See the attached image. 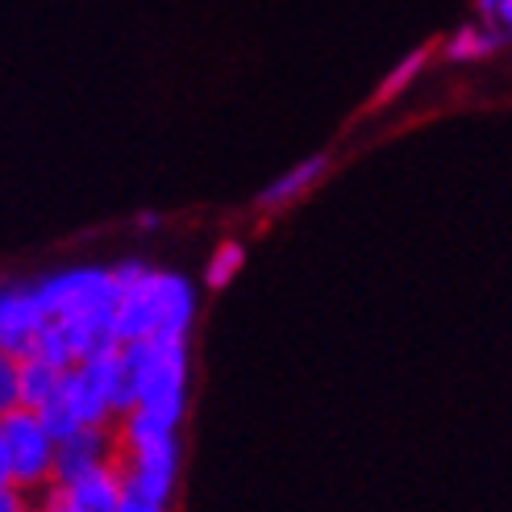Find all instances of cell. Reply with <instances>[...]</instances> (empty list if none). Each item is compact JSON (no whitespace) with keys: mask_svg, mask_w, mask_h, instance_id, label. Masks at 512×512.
<instances>
[{"mask_svg":"<svg viewBox=\"0 0 512 512\" xmlns=\"http://www.w3.org/2000/svg\"><path fill=\"white\" fill-rule=\"evenodd\" d=\"M0 463H5V483L21 496H38L55 479V438L42 429L38 413L30 408H9L0 417Z\"/></svg>","mask_w":512,"mask_h":512,"instance_id":"obj_1","label":"cell"},{"mask_svg":"<svg viewBox=\"0 0 512 512\" xmlns=\"http://www.w3.org/2000/svg\"><path fill=\"white\" fill-rule=\"evenodd\" d=\"M59 404L75 425H117L121 417V358L117 346L71 363L59 383Z\"/></svg>","mask_w":512,"mask_h":512,"instance_id":"obj_2","label":"cell"},{"mask_svg":"<svg viewBox=\"0 0 512 512\" xmlns=\"http://www.w3.org/2000/svg\"><path fill=\"white\" fill-rule=\"evenodd\" d=\"M179 433H117L121 483L171 508L179 483Z\"/></svg>","mask_w":512,"mask_h":512,"instance_id":"obj_3","label":"cell"},{"mask_svg":"<svg viewBox=\"0 0 512 512\" xmlns=\"http://www.w3.org/2000/svg\"><path fill=\"white\" fill-rule=\"evenodd\" d=\"M113 458H117V429L113 425H80L55 442V479L50 483L96 471V467L113 463Z\"/></svg>","mask_w":512,"mask_h":512,"instance_id":"obj_4","label":"cell"},{"mask_svg":"<svg viewBox=\"0 0 512 512\" xmlns=\"http://www.w3.org/2000/svg\"><path fill=\"white\" fill-rule=\"evenodd\" d=\"M42 329V313L34 309V296L25 279H0V350L25 358L34 350Z\"/></svg>","mask_w":512,"mask_h":512,"instance_id":"obj_5","label":"cell"},{"mask_svg":"<svg viewBox=\"0 0 512 512\" xmlns=\"http://www.w3.org/2000/svg\"><path fill=\"white\" fill-rule=\"evenodd\" d=\"M196 304V284L188 275L155 267V338H192Z\"/></svg>","mask_w":512,"mask_h":512,"instance_id":"obj_6","label":"cell"},{"mask_svg":"<svg viewBox=\"0 0 512 512\" xmlns=\"http://www.w3.org/2000/svg\"><path fill=\"white\" fill-rule=\"evenodd\" d=\"M325 171H329V155H309V159L292 163L284 175H275L271 184H267L259 196H254V209H259V213H279V209H288V204L304 200V196H309V192L321 184Z\"/></svg>","mask_w":512,"mask_h":512,"instance_id":"obj_7","label":"cell"},{"mask_svg":"<svg viewBox=\"0 0 512 512\" xmlns=\"http://www.w3.org/2000/svg\"><path fill=\"white\" fill-rule=\"evenodd\" d=\"M59 383H63V367L46 363L38 354H25L17 358V404L38 413L42 404H50L59 396Z\"/></svg>","mask_w":512,"mask_h":512,"instance_id":"obj_8","label":"cell"},{"mask_svg":"<svg viewBox=\"0 0 512 512\" xmlns=\"http://www.w3.org/2000/svg\"><path fill=\"white\" fill-rule=\"evenodd\" d=\"M508 38L512 34H500V30H483V25L475 21H463L458 30L442 42V55L450 59V63H488V59H496L500 50L508 46Z\"/></svg>","mask_w":512,"mask_h":512,"instance_id":"obj_9","label":"cell"},{"mask_svg":"<svg viewBox=\"0 0 512 512\" xmlns=\"http://www.w3.org/2000/svg\"><path fill=\"white\" fill-rule=\"evenodd\" d=\"M429 59H433V42H425V46H417V50H408V55L379 80V88L371 92V100H367V109H363V113H379V109H388L392 100H400L408 88L417 84V75L429 67Z\"/></svg>","mask_w":512,"mask_h":512,"instance_id":"obj_10","label":"cell"},{"mask_svg":"<svg viewBox=\"0 0 512 512\" xmlns=\"http://www.w3.org/2000/svg\"><path fill=\"white\" fill-rule=\"evenodd\" d=\"M242 263H246V246L238 238L217 242V250L209 254V263H204V288H209V292H225L238 279Z\"/></svg>","mask_w":512,"mask_h":512,"instance_id":"obj_11","label":"cell"},{"mask_svg":"<svg viewBox=\"0 0 512 512\" xmlns=\"http://www.w3.org/2000/svg\"><path fill=\"white\" fill-rule=\"evenodd\" d=\"M475 21L483 30H512V0H475Z\"/></svg>","mask_w":512,"mask_h":512,"instance_id":"obj_12","label":"cell"},{"mask_svg":"<svg viewBox=\"0 0 512 512\" xmlns=\"http://www.w3.org/2000/svg\"><path fill=\"white\" fill-rule=\"evenodd\" d=\"M9 408H21L17 404V358L0 350V417H5Z\"/></svg>","mask_w":512,"mask_h":512,"instance_id":"obj_13","label":"cell"},{"mask_svg":"<svg viewBox=\"0 0 512 512\" xmlns=\"http://www.w3.org/2000/svg\"><path fill=\"white\" fill-rule=\"evenodd\" d=\"M117 512H167V504L150 500V496H142V492H134V488H125V483H121V504H117Z\"/></svg>","mask_w":512,"mask_h":512,"instance_id":"obj_14","label":"cell"},{"mask_svg":"<svg viewBox=\"0 0 512 512\" xmlns=\"http://www.w3.org/2000/svg\"><path fill=\"white\" fill-rule=\"evenodd\" d=\"M0 512H34V500L9 488V483H0Z\"/></svg>","mask_w":512,"mask_h":512,"instance_id":"obj_15","label":"cell"},{"mask_svg":"<svg viewBox=\"0 0 512 512\" xmlns=\"http://www.w3.org/2000/svg\"><path fill=\"white\" fill-rule=\"evenodd\" d=\"M134 225H138V229H159V225H163V217H159L155 209H146V213H138V217H134Z\"/></svg>","mask_w":512,"mask_h":512,"instance_id":"obj_16","label":"cell"},{"mask_svg":"<svg viewBox=\"0 0 512 512\" xmlns=\"http://www.w3.org/2000/svg\"><path fill=\"white\" fill-rule=\"evenodd\" d=\"M0 483H5V463H0Z\"/></svg>","mask_w":512,"mask_h":512,"instance_id":"obj_17","label":"cell"}]
</instances>
